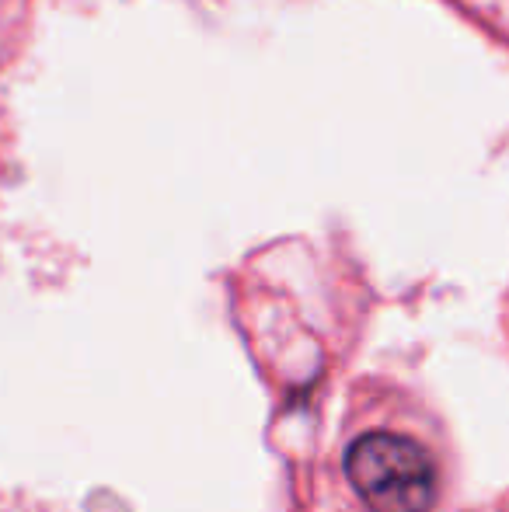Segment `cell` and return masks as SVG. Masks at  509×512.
<instances>
[{
    "label": "cell",
    "mask_w": 509,
    "mask_h": 512,
    "mask_svg": "<svg viewBox=\"0 0 509 512\" xmlns=\"http://www.w3.org/2000/svg\"><path fill=\"white\" fill-rule=\"evenodd\" d=\"M346 474L370 512H429L440 474L426 446L398 432H367L346 453Z\"/></svg>",
    "instance_id": "6da1fadb"
}]
</instances>
